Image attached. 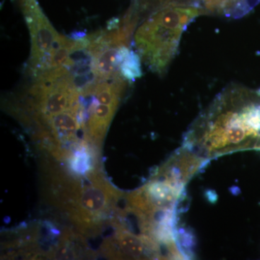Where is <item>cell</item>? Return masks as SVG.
I'll list each match as a JSON object with an SVG mask.
<instances>
[{"mask_svg":"<svg viewBox=\"0 0 260 260\" xmlns=\"http://www.w3.org/2000/svg\"><path fill=\"white\" fill-rule=\"evenodd\" d=\"M141 58L139 54L130 51L120 65V72L126 80L134 81L142 75Z\"/></svg>","mask_w":260,"mask_h":260,"instance_id":"cell-5","label":"cell"},{"mask_svg":"<svg viewBox=\"0 0 260 260\" xmlns=\"http://www.w3.org/2000/svg\"><path fill=\"white\" fill-rule=\"evenodd\" d=\"M107 197L105 191L99 187H91L83 193L80 206L83 213L87 215L101 211L105 206Z\"/></svg>","mask_w":260,"mask_h":260,"instance_id":"cell-4","label":"cell"},{"mask_svg":"<svg viewBox=\"0 0 260 260\" xmlns=\"http://www.w3.org/2000/svg\"><path fill=\"white\" fill-rule=\"evenodd\" d=\"M31 35L30 65L37 74L45 71L52 51L60 36L54 30L39 5L24 12Z\"/></svg>","mask_w":260,"mask_h":260,"instance_id":"cell-2","label":"cell"},{"mask_svg":"<svg viewBox=\"0 0 260 260\" xmlns=\"http://www.w3.org/2000/svg\"><path fill=\"white\" fill-rule=\"evenodd\" d=\"M198 5L172 4L155 10L138 28L135 47L149 69L161 74L177 54L183 32L205 13Z\"/></svg>","mask_w":260,"mask_h":260,"instance_id":"cell-1","label":"cell"},{"mask_svg":"<svg viewBox=\"0 0 260 260\" xmlns=\"http://www.w3.org/2000/svg\"><path fill=\"white\" fill-rule=\"evenodd\" d=\"M205 11L226 18H238L251 10L248 0H200Z\"/></svg>","mask_w":260,"mask_h":260,"instance_id":"cell-3","label":"cell"}]
</instances>
